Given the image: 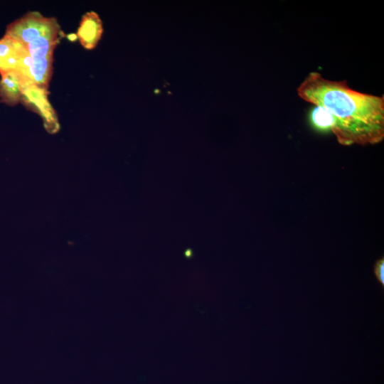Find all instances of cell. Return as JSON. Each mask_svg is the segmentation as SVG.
Returning a JSON list of instances; mask_svg holds the SVG:
<instances>
[{
  "label": "cell",
  "mask_w": 384,
  "mask_h": 384,
  "mask_svg": "<svg viewBox=\"0 0 384 384\" xmlns=\"http://www.w3.org/2000/svg\"><path fill=\"white\" fill-rule=\"evenodd\" d=\"M298 96L316 107L310 121L319 131L331 132L343 146L380 143L384 139V96L361 92L346 80H331L311 72L297 89Z\"/></svg>",
  "instance_id": "1"
},
{
  "label": "cell",
  "mask_w": 384,
  "mask_h": 384,
  "mask_svg": "<svg viewBox=\"0 0 384 384\" xmlns=\"http://www.w3.org/2000/svg\"><path fill=\"white\" fill-rule=\"evenodd\" d=\"M59 31L60 26L55 18L30 11L11 23L6 28L5 36L27 45L41 37L58 38Z\"/></svg>",
  "instance_id": "2"
},
{
  "label": "cell",
  "mask_w": 384,
  "mask_h": 384,
  "mask_svg": "<svg viewBox=\"0 0 384 384\" xmlns=\"http://www.w3.org/2000/svg\"><path fill=\"white\" fill-rule=\"evenodd\" d=\"M48 88L26 81L22 87L21 102L28 110L40 114L47 130L54 133L58 130L59 123L48 100Z\"/></svg>",
  "instance_id": "3"
},
{
  "label": "cell",
  "mask_w": 384,
  "mask_h": 384,
  "mask_svg": "<svg viewBox=\"0 0 384 384\" xmlns=\"http://www.w3.org/2000/svg\"><path fill=\"white\" fill-rule=\"evenodd\" d=\"M102 31V23L99 16L90 11L82 16L77 31V37L85 49L91 50L97 46Z\"/></svg>",
  "instance_id": "4"
},
{
  "label": "cell",
  "mask_w": 384,
  "mask_h": 384,
  "mask_svg": "<svg viewBox=\"0 0 384 384\" xmlns=\"http://www.w3.org/2000/svg\"><path fill=\"white\" fill-rule=\"evenodd\" d=\"M26 52L22 43L4 35L0 39V73L17 71Z\"/></svg>",
  "instance_id": "5"
},
{
  "label": "cell",
  "mask_w": 384,
  "mask_h": 384,
  "mask_svg": "<svg viewBox=\"0 0 384 384\" xmlns=\"http://www.w3.org/2000/svg\"><path fill=\"white\" fill-rule=\"evenodd\" d=\"M0 100L3 103L14 106L21 102L22 87L27 80L16 71L0 73Z\"/></svg>",
  "instance_id": "6"
},
{
  "label": "cell",
  "mask_w": 384,
  "mask_h": 384,
  "mask_svg": "<svg viewBox=\"0 0 384 384\" xmlns=\"http://www.w3.org/2000/svg\"><path fill=\"white\" fill-rule=\"evenodd\" d=\"M373 272L377 279L382 286H384V258H380L378 260L373 267Z\"/></svg>",
  "instance_id": "7"
}]
</instances>
